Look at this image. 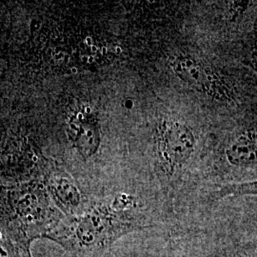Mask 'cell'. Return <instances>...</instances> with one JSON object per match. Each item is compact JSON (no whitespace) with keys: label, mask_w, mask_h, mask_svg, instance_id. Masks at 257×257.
<instances>
[{"label":"cell","mask_w":257,"mask_h":257,"mask_svg":"<svg viewBox=\"0 0 257 257\" xmlns=\"http://www.w3.org/2000/svg\"><path fill=\"white\" fill-rule=\"evenodd\" d=\"M150 227V220L138 210L137 199L121 194L66 217L47 240L70 257H104L120 239Z\"/></svg>","instance_id":"1"},{"label":"cell","mask_w":257,"mask_h":257,"mask_svg":"<svg viewBox=\"0 0 257 257\" xmlns=\"http://www.w3.org/2000/svg\"><path fill=\"white\" fill-rule=\"evenodd\" d=\"M1 231L34 241L47 237L65 218L52 205L45 185L37 181L19 184L6 192Z\"/></svg>","instance_id":"2"},{"label":"cell","mask_w":257,"mask_h":257,"mask_svg":"<svg viewBox=\"0 0 257 257\" xmlns=\"http://www.w3.org/2000/svg\"><path fill=\"white\" fill-rule=\"evenodd\" d=\"M156 144L158 175L163 182H172L194 152V134L178 120H163L156 130Z\"/></svg>","instance_id":"3"},{"label":"cell","mask_w":257,"mask_h":257,"mask_svg":"<svg viewBox=\"0 0 257 257\" xmlns=\"http://www.w3.org/2000/svg\"><path fill=\"white\" fill-rule=\"evenodd\" d=\"M175 75L188 86L219 101L231 100L229 85L210 66L189 55H178L171 62Z\"/></svg>","instance_id":"4"},{"label":"cell","mask_w":257,"mask_h":257,"mask_svg":"<svg viewBox=\"0 0 257 257\" xmlns=\"http://www.w3.org/2000/svg\"><path fill=\"white\" fill-rule=\"evenodd\" d=\"M229 165L240 170L257 168V124L233 135L224 152Z\"/></svg>","instance_id":"5"},{"label":"cell","mask_w":257,"mask_h":257,"mask_svg":"<svg viewBox=\"0 0 257 257\" xmlns=\"http://www.w3.org/2000/svg\"><path fill=\"white\" fill-rule=\"evenodd\" d=\"M45 187L67 217H73L82 211V194L70 175L62 172H54L47 176Z\"/></svg>","instance_id":"6"},{"label":"cell","mask_w":257,"mask_h":257,"mask_svg":"<svg viewBox=\"0 0 257 257\" xmlns=\"http://www.w3.org/2000/svg\"><path fill=\"white\" fill-rule=\"evenodd\" d=\"M75 133L74 146L84 159L92 157L97 152L100 144V134L94 118H80L72 123Z\"/></svg>","instance_id":"7"},{"label":"cell","mask_w":257,"mask_h":257,"mask_svg":"<svg viewBox=\"0 0 257 257\" xmlns=\"http://www.w3.org/2000/svg\"><path fill=\"white\" fill-rule=\"evenodd\" d=\"M1 257H33L32 243L18 235L0 232Z\"/></svg>","instance_id":"8"},{"label":"cell","mask_w":257,"mask_h":257,"mask_svg":"<svg viewBox=\"0 0 257 257\" xmlns=\"http://www.w3.org/2000/svg\"><path fill=\"white\" fill-rule=\"evenodd\" d=\"M219 198L228 196H257V179L222 185L217 192Z\"/></svg>","instance_id":"9"},{"label":"cell","mask_w":257,"mask_h":257,"mask_svg":"<svg viewBox=\"0 0 257 257\" xmlns=\"http://www.w3.org/2000/svg\"><path fill=\"white\" fill-rule=\"evenodd\" d=\"M223 257H257V241H249L230 248Z\"/></svg>","instance_id":"10"},{"label":"cell","mask_w":257,"mask_h":257,"mask_svg":"<svg viewBox=\"0 0 257 257\" xmlns=\"http://www.w3.org/2000/svg\"><path fill=\"white\" fill-rule=\"evenodd\" d=\"M104 257H128L126 256L125 254H123V253H121V252H118V251H113V250H111L110 251L109 253H107L106 255Z\"/></svg>","instance_id":"11"},{"label":"cell","mask_w":257,"mask_h":257,"mask_svg":"<svg viewBox=\"0 0 257 257\" xmlns=\"http://www.w3.org/2000/svg\"><path fill=\"white\" fill-rule=\"evenodd\" d=\"M252 63L255 66V69L257 70V44L256 46L254 47L253 52H252V57H251Z\"/></svg>","instance_id":"12"}]
</instances>
